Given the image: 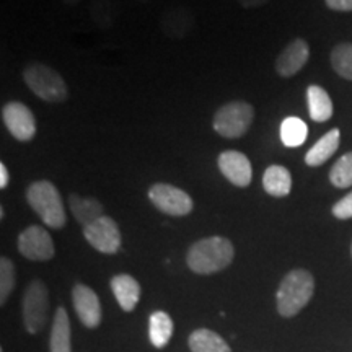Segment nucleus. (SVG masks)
I'll list each match as a JSON object with an SVG mask.
<instances>
[{"mask_svg":"<svg viewBox=\"0 0 352 352\" xmlns=\"http://www.w3.org/2000/svg\"><path fill=\"white\" fill-rule=\"evenodd\" d=\"M235 256L232 241L223 236H209L197 240L188 250L186 263L196 274H214L228 267Z\"/></svg>","mask_w":352,"mask_h":352,"instance_id":"obj_1","label":"nucleus"},{"mask_svg":"<svg viewBox=\"0 0 352 352\" xmlns=\"http://www.w3.org/2000/svg\"><path fill=\"white\" fill-rule=\"evenodd\" d=\"M26 201L50 228H63L67 223V214L59 189L50 179H38L26 188Z\"/></svg>","mask_w":352,"mask_h":352,"instance_id":"obj_2","label":"nucleus"},{"mask_svg":"<svg viewBox=\"0 0 352 352\" xmlns=\"http://www.w3.org/2000/svg\"><path fill=\"white\" fill-rule=\"evenodd\" d=\"M315 292V279L307 270H294L284 277L277 290V311L285 318L296 316Z\"/></svg>","mask_w":352,"mask_h":352,"instance_id":"obj_3","label":"nucleus"},{"mask_svg":"<svg viewBox=\"0 0 352 352\" xmlns=\"http://www.w3.org/2000/svg\"><path fill=\"white\" fill-rule=\"evenodd\" d=\"M23 80L26 87L46 103H64L69 98V88L63 76L46 64L26 65Z\"/></svg>","mask_w":352,"mask_h":352,"instance_id":"obj_4","label":"nucleus"},{"mask_svg":"<svg viewBox=\"0 0 352 352\" xmlns=\"http://www.w3.org/2000/svg\"><path fill=\"white\" fill-rule=\"evenodd\" d=\"M254 121V108L245 100L228 101L214 114L212 127L220 138L240 139L252 127Z\"/></svg>","mask_w":352,"mask_h":352,"instance_id":"obj_5","label":"nucleus"},{"mask_svg":"<svg viewBox=\"0 0 352 352\" xmlns=\"http://www.w3.org/2000/svg\"><path fill=\"white\" fill-rule=\"evenodd\" d=\"M147 196L160 212L171 217H184L191 214L195 208L191 196L186 191L168 183H155L148 189Z\"/></svg>","mask_w":352,"mask_h":352,"instance_id":"obj_6","label":"nucleus"},{"mask_svg":"<svg viewBox=\"0 0 352 352\" xmlns=\"http://www.w3.org/2000/svg\"><path fill=\"white\" fill-rule=\"evenodd\" d=\"M50 310L47 289L43 280H33L25 290L23 296V321L26 331L36 334L43 329Z\"/></svg>","mask_w":352,"mask_h":352,"instance_id":"obj_7","label":"nucleus"},{"mask_svg":"<svg viewBox=\"0 0 352 352\" xmlns=\"http://www.w3.org/2000/svg\"><path fill=\"white\" fill-rule=\"evenodd\" d=\"M2 121L13 139L30 142L36 135V118L32 109L20 101H8L2 107Z\"/></svg>","mask_w":352,"mask_h":352,"instance_id":"obj_8","label":"nucleus"},{"mask_svg":"<svg viewBox=\"0 0 352 352\" xmlns=\"http://www.w3.org/2000/svg\"><path fill=\"white\" fill-rule=\"evenodd\" d=\"M83 236L100 253L114 254L121 248L120 227L108 215H103V217L96 219L95 222L83 227Z\"/></svg>","mask_w":352,"mask_h":352,"instance_id":"obj_9","label":"nucleus"},{"mask_svg":"<svg viewBox=\"0 0 352 352\" xmlns=\"http://www.w3.org/2000/svg\"><path fill=\"white\" fill-rule=\"evenodd\" d=\"M19 252L30 261H50L54 258V241L44 227L32 226L19 235Z\"/></svg>","mask_w":352,"mask_h":352,"instance_id":"obj_10","label":"nucleus"},{"mask_svg":"<svg viewBox=\"0 0 352 352\" xmlns=\"http://www.w3.org/2000/svg\"><path fill=\"white\" fill-rule=\"evenodd\" d=\"M217 165L222 173L232 184L239 188L250 186L253 179V168L248 157L239 151H226L217 158Z\"/></svg>","mask_w":352,"mask_h":352,"instance_id":"obj_11","label":"nucleus"},{"mask_svg":"<svg viewBox=\"0 0 352 352\" xmlns=\"http://www.w3.org/2000/svg\"><path fill=\"white\" fill-rule=\"evenodd\" d=\"M308 57H310V46H308V43L302 38H296L277 56L276 72L284 78L297 76L305 67Z\"/></svg>","mask_w":352,"mask_h":352,"instance_id":"obj_12","label":"nucleus"},{"mask_svg":"<svg viewBox=\"0 0 352 352\" xmlns=\"http://www.w3.org/2000/svg\"><path fill=\"white\" fill-rule=\"evenodd\" d=\"M72 300L77 316L87 328H96L101 321L100 298L88 285L77 284L72 289Z\"/></svg>","mask_w":352,"mask_h":352,"instance_id":"obj_13","label":"nucleus"},{"mask_svg":"<svg viewBox=\"0 0 352 352\" xmlns=\"http://www.w3.org/2000/svg\"><path fill=\"white\" fill-rule=\"evenodd\" d=\"M196 20L189 8L178 6L165 10L160 16V30L165 36L171 39H182L195 30Z\"/></svg>","mask_w":352,"mask_h":352,"instance_id":"obj_14","label":"nucleus"},{"mask_svg":"<svg viewBox=\"0 0 352 352\" xmlns=\"http://www.w3.org/2000/svg\"><path fill=\"white\" fill-rule=\"evenodd\" d=\"M111 290L124 311H132L140 298V285L129 274H118L111 279Z\"/></svg>","mask_w":352,"mask_h":352,"instance_id":"obj_15","label":"nucleus"},{"mask_svg":"<svg viewBox=\"0 0 352 352\" xmlns=\"http://www.w3.org/2000/svg\"><path fill=\"white\" fill-rule=\"evenodd\" d=\"M67 201L70 212H72V215L82 227H87L88 223L95 222L96 219L104 215L103 204L98 199H95V197H82L76 195V192H70Z\"/></svg>","mask_w":352,"mask_h":352,"instance_id":"obj_16","label":"nucleus"},{"mask_svg":"<svg viewBox=\"0 0 352 352\" xmlns=\"http://www.w3.org/2000/svg\"><path fill=\"white\" fill-rule=\"evenodd\" d=\"M263 188L270 196L285 197L292 189V175L283 165L267 166L263 175Z\"/></svg>","mask_w":352,"mask_h":352,"instance_id":"obj_17","label":"nucleus"},{"mask_svg":"<svg viewBox=\"0 0 352 352\" xmlns=\"http://www.w3.org/2000/svg\"><path fill=\"white\" fill-rule=\"evenodd\" d=\"M341 140V131L331 129L316 142L305 155V164L308 166H320L324 162H328L334 153H336L338 147H340Z\"/></svg>","mask_w":352,"mask_h":352,"instance_id":"obj_18","label":"nucleus"},{"mask_svg":"<svg viewBox=\"0 0 352 352\" xmlns=\"http://www.w3.org/2000/svg\"><path fill=\"white\" fill-rule=\"evenodd\" d=\"M308 113L315 122H327L333 116V101L328 91L320 85H310L307 88Z\"/></svg>","mask_w":352,"mask_h":352,"instance_id":"obj_19","label":"nucleus"},{"mask_svg":"<svg viewBox=\"0 0 352 352\" xmlns=\"http://www.w3.org/2000/svg\"><path fill=\"white\" fill-rule=\"evenodd\" d=\"M51 352H72L70 351V324L65 308H57L51 329Z\"/></svg>","mask_w":352,"mask_h":352,"instance_id":"obj_20","label":"nucleus"},{"mask_svg":"<svg viewBox=\"0 0 352 352\" xmlns=\"http://www.w3.org/2000/svg\"><path fill=\"white\" fill-rule=\"evenodd\" d=\"M171 334H173V321L165 311H153L148 320V336L151 342L157 349H162L168 344Z\"/></svg>","mask_w":352,"mask_h":352,"instance_id":"obj_21","label":"nucleus"},{"mask_svg":"<svg viewBox=\"0 0 352 352\" xmlns=\"http://www.w3.org/2000/svg\"><path fill=\"white\" fill-rule=\"evenodd\" d=\"M189 349L192 352H232L227 342L210 329H196L189 336Z\"/></svg>","mask_w":352,"mask_h":352,"instance_id":"obj_22","label":"nucleus"},{"mask_svg":"<svg viewBox=\"0 0 352 352\" xmlns=\"http://www.w3.org/2000/svg\"><path fill=\"white\" fill-rule=\"evenodd\" d=\"M308 138V127L300 118L289 116L280 124V139L285 147H300Z\"/></svg>","mask_w":352,"mask_h":352,"instance_id":"obj_23","label":"nucleus"},{"mask_svg":"<svg viewBox=\"0 0 352 352\" xmlns=\"http://www.w3.org/2000/svg\"><path fill=\"white\" fill-rule=\"evenodd\" d=\"M331 65L338 76L352 82V43H341L333 47Z\"/></svg>","mask_w":352,"mask_h":352,"instance_id":"obj_24","label":"nucleus"},{"mask_svg":"<svg viewBox=\"0 0 352 352\" xmlns=\"http://www.w3.org/2000/svg\"><path fill=\"white\" fill-rule=\"evenodd\" d=\"M329 182L333 186L346 189L352 186V152H347L329 170Z\"/></svg>","mask_w":352,"mask_h":352,"instance_id":"obj_25","label":"nucleus"},{"mask_svg":"<svg viewBox=\"0 0 352 352\" xmlns=\"http://www.w3.org/2000/svg\"><path fill=\"white\" fill-rule=\"evenodd\" d=\"M15 264L12 263V259L6 256L0 258V303L2 305H6L7 298L10 297L12 290L15 289Z\"/></svg>","mask_w":352,"mask_h":352,"instance_id":"obj_26","label":"nucleus"},{"mask_svg":"<svg viewBox=\"0 0 352 352\" xmlns=\"http://www.w3.org/2000/svg\"><path fill=\"white\" fill-rule=\"evenodd\" d=\"M90 12L100 26H109L118 13V0H91Z\"/></svg>","mask_w":352,"mask_h":352,"instance_id":"obj_27","label":"nucleus"},{"mask_svg":"<svg viewBox=\"0 0 352 352\" xmlns=\"http://www.w3.org/2000/svg\"><path fill=\"white\" fill-rule=\"evenodd\" d=\"M331 212L334 217L340 220L352 219V192H349V195L338 201L336 204L333 206Z\"/></svg>","mask_w":352,"mask_h":352,"instance_id":"obj_28","label":"nucleus"},{"mask_svg":"<svg viewBox=\"0 0 352 352\" xmlns=\"http://www.w3.org/2000/svg\"><path fill=\"white\" fill-rule=\"evenodd\" d=\"M328 8L336 12H352V0H324Z\"/></svg>","mask_w":352,"mask_h":352,"instance_id":"obj_29","label":"nucleus"},{"mask_svg":"<svg viewBox=\"0 0 352 352\" xmlns=\"http://www.w3.org/2000/svg\"><path fill=\"white\" fill-rule=\"evenodd\" d=\"M243 8H258L266 6L270 0H236Z\"/></svg>","mask_w":352,"mask_h":352,"instance_id":"obj_30","label":"nucleus"},{"mask_svg":"<svg viewBox=\"0 0 352 352\" xmlns=\"http://www.w3.org/2000/svg\"><path fill=\"white\" fill-rule=\"evenodd\" d=\"M8 182H10V175H8V170H7V165L0 164V188L6 189L8 186Z\"/></svg>","mask_w":352,"mask_h":352,"instance_id":"obj_31","label":"nucleus"},{"mask_svg":"<svg viewBox=\"0 0 352 352\" xmlns=\"http://www.w3.org/2000/svg\"><path fill=\"white\" fill-rule=\"evenodd\" d=\"M63 2L65 3V6H70V7H74V6H77V3H80L82 0H63Z\"/></svg>","mask_w":352,"mask_h":352,"instance_id":"obj_32","label":"nucleus"},{"mask_svg":"<svg viewBox=\"0 0 352 352\" xmlns=\"http://www.w3.org/2000/svg\"><path fill=\"white\" fill-rule=\"evenodd\" d=\"M135 2H139V3H148V2H151V0H135Z\"/></svg>","mask_w":352,"mask_h":352,"instance_id":"obj_33","label":"nucleus"},{"mask_svg":"<svg viewBox=\"0 0 352 352\" xmlns=\"http://www.w3.org/2000/svg\"><path fill=\"white\" fill-rule=\"evenodd\" d=\"M351 254H352V245H351Z\"/></svg>","mask_w":352,"mask_h":352,"instance_id":"obj_34","label":"nucleus"}]
</instances>
